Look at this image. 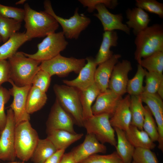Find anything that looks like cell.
<instances>
[{
  "label": "cell",
  "instance_id": "34",
  "mask_svg": "<svg viewBox=\"0 0 163 163\" xmlns=\"http://www.w3.org/2000/svg\"><path fill=\"white\" fill-rule=\"evenodd\" d=\"M144 107V117L143 129L153 142L158 141V135L156 122L151 112L147 106Z\"/></svg>",
  "mask_w": 163,
  "mask_h": 163
},
{
  "label": "cell",
  "instance_id": "18",
  "mask_svg": "<svg viewBox=\"0 0 163 163\" xmlns=\"http://www.w3.org/2000/svg\"><path fill=\"white\" fill-rule=\"evenodd\" d=\"M130 101V96L129 94L120 101L110 119V123L113 128H117L124 131L128 129L131 122Z\"/></svg>",
  "mask_w": 163,
  "mask_h": 163
},
{
  "label": "cell",
  "instance_id": "44",
  "mask_svg": "<svg viewBox=\"0 0 163 163\" xmlns=\"http://www.w3.org/2000/svg\"><path fill=\"white\" fill-rule=\"evenodd\" d=\"M65 151L64 150H57L43 163H60L62 158L65 153Z\"/></svg>",
  "mask_w": 163,
  "mask_h": 163
},
{
  "label": "cell",
  "instance_id": "8",
  "mask_svg": "<svg viewBox=\"0 0 163 163\" xmlns=\"http://www.w3.org/2000/svg\"><path fill=\"white\" fill-rule=\"evenodd\" d=\"M68 43L62 31L54 32L48 35L37 44V50L36 53H24L26 56L41 62L60 54L66 48Z\"/></svg>",
  "mask_w": 163,
  "mask_h": 163
},
{
  "label": "cell",
  "instance_id": "42",
  "mask_svg": "<svg viewBox=\"0 0 163 163\" xmlns=\"http://www.w3.org/2000/svg\"><path fill=\"white\" fill-rule=\"evenodd\" d=\"M155 121L157 125L158 135V147L161 151H163V111L154 114Z\"/></svg>",
  "mask_w": 163,
  "mask_h": 163
},
{
  "label": "cell",
  "instance_id": "10",
  "mask_svg": "<svg viewBox=\"0 0 163 163\" xmlns=\"http://www.w3.org/2000/svg\"><path fill=\"white\" fill-rule=\"evenodd\" d=\"M118 5L117 0H101V2L95 7L97 13H95L93 15L100 20L104 31L119 30L129 35L130 29L126 24L123 23L122 14H113L107 8L113 9Z\"/></svg>",
  "mask_w": 163,
  "mask_h": 163
},
{
  "label": "cell",
  "instance_id": "30",
  "mask_svg": "<svg viewBox=\"0 0 163 163\" xmlns=\"http://www.w3.org/2000/svg\"><path fill=\"white\" fill-rule=\"evenodd\" d=\"M21 22L0 15V36L4 43L12 35L18 32L21 28Z\"/></svg>",
  "mask_w": 163,
  "mask_h": 163
},
{
  "label": "cell",
  "instance_id": "33",
  "mask_svg": "<svg viewBox=\"0 0 163 163\" xmlns=\"http://www.w3.org/2000/svg\"><path fill=\"white\" fill-rule=\"evenodd\" d=\"M142 101L145 103L152 115L163 111L162 99L156 93L149 94L143 92L140 95Z\"/></svg>",
  "mask_w": 163,
  "mask_h": 163
},
{
  "label": "cell",
  "instance_id": "3",
  "mask_svg": "<svg viewBox=\"0 0 163 163\" xmlns=\"http://www.w3.org/2000/svg\"><path fill=\"white\" fill-rule=\"evenodd\" d=\"M10 79L17 86L32 85V79L40 69L41 62L26 56L24 52L17 51L8 59Z\"/></svg>",
  "mask_w": 163,
  "mask_h": 163
},
{
  "label": "cell",
  "instance_id": "7",
  "mask_svg": "<svg viewBox=\"0 0 163 163\" xmlns=\"http://www.w3.org/2000/svg\"><path fill=\"white\" fill-rule=\"evenodd\" d=\"M110 116L107 114L93 115L84 120L83 127L85 129L87 133L94 135L101 143H108L115 147L117 141L115 131L110 123Z\"/></svg>",
  "mask_w": 163,
  "mask_h": 163
},
{
  "label": "cell",
  "instance_id": "4",
  "mask_svg": "<svg viewBox=\"0 0 163 163\" xmlns=\"http://www.w3.org/2000/svg\"><path fill=\"white\" fill-rule=\"evenodd\" d=\"M39 139L36 130L30 121L16 125L15 130V149L16 157L26 161L31 159Z\"/></svg>",
  "mask_w": 163,
  "mask_h": 163
},
{
  "label": "cell",
  "instance_id": "29",
  "mask_svg": "<svg viewBox=\"0 0 163 163\" xmlns=\"http://www.w3.org/2000/svg\"><path fill=\"white\" fill-rule=\"evenodd\" d=\"M142 103L139 96H130L131 124L140 130H143L142 127L144 117V107Z\"/></svg>",
  "mask_w": 163,
  "mask_h": 163
},
{
  "label": "cell",
  "instance_id": "45",
  "mask_svg": "<svg viewBox=\"0 0 163 163\" xmlns=\"http://www.w3.org/2000/svg\"><path fill=\"white\" fill-rule=\"evenodd\" d=\"M60 163H76L72 155L70 152L67 153H64Z\"/></svg>",
  "mask_w": 163,
  "mask_h": 163
},
{
  "label": "cell",
  "instance_id": "6",
  "mask_svg": "<svg viewBox=\"0 0 163 163\" xmlns=\"http://www.w3.org/2000/svg\"><path fill=\"white\" fill-rule=\"evenodd\" d=\"M44 11L51 15L59 24L62 29L65 38L76 39L81 32L85 30L90 24V19L83 14H79L78 8H76L74 15L66 19L61 17L54 12L51 2L49 0H45L43 2Z\"/></svg>",
  "mask_w": 163,
  "mask_h": 163
},
{
  "label": "cell",
  "instance_id": "28",
  "mask_svg": "<svg viewBox=\"0 0 163 163\" xmlns=\"http://www.w3.org/2000/svg\"><path fill=\"white\" fill-rule=\"evenodd\" d=\"M47 99L46 93L32 86L27 98L26 108L27 112L30 114L40 110L46 104Z\"/></svg>",
  "mask_w": 163,
  "mask_h": 163
},
{
  "label": "cell",
  "instance_id": "35",
  "mask_svg": "<svg viewBox=\"0 0 163 163\" xmlns=\"http://www.w3.org/2000/svg\"><path fill=\"white\" fill-rule=\"evenodd\" d=\"M145 77V85L144 86L143 92L156 93L159 86L163 81V74L149 72L146 70Z\"/></svg>",
  "mask_w": 163,
  "mask_h": 163
},
{
  "label": "cell",
  "instance_id": "48",
  "mask_svg": "<svg viewBox=\"0 0 163 163\" xmlns=\"http://www.w3.org/2000/svg\"><path fill=\"white\" fill-rule=\"evenodd\" d=\"M8 163H23V162L19 163V162H14V161H11V162H9Z\"/></svg>",
  "mask_w": 163,
  "mask_h": 163
},
{
  "label": "cell",
  "instance_id": "37",
  "mask_svg": "<svg viewBox=\"0 0 163 163\" xmlns=\"http://www.w3.org/2000/svg\"><path fill=\"white\" fill-rule=\"evenodd\" d=\"M133 160L136 163H158L154 152L149 149L142 148L135 149Z\"/></svg>",
  "mask_w": 163,
  "mask_h": 163
},
{
  "label": "cell",
  "instance_id": "1",
  "mask_svg": "<svg viewBox=\"0 0 163 163\" xmlns=\"http://www.w3.org/2000/svg\"><path fill=\"white\" fill-rule=\"evenodd\" d=\"M24 21L26 31L25 33L29 40L35 38L46 37L55 32L59 24L51 15L45 11H37L32 9L27 3L24 8Z\"/></svg>",
  "mask_w": 163,
  "mask_h": 163
},
{
  "label": "cell",
  "instance_id": "23",
  "mask_svg": "<svg viewBox=\"0 0 163 163\" xmlns=\"http://www.w3.org/2000/svg\"><path fill=\"white\" fill-rule=\"evenodd\" d=\"M125 132L127 139L135 148L151 150L156 146L154 142L144 130L139 129L135 126L130 124L128 129Z\"/></svg>",
  "mask_w": 163,
  "mask_h": 163
},
{
  "label": "cell",
  "instance_id": "14",
  "mask_svg": "<svg viewBox=\"0 0 163 163\" xmlns=\"http://www.w3.org/2000/svg\"><path fill=\"white\" fill-rule=\"evenodd\" d=\"M132 69L131 62L126 60L118 61L114 66L109 80L108 89L122 96L126 92L128 75Z\"/></svg>",
  "mask_w": 163,
  "mask_h": 163
},
{
  "label": "cell",
  "instance_id": "12",
  "mask_svg": "<svg viewBox=\"0 0 163 163\" xmlns=\"http://www.w3.org/2000/svg\"><path fill=\"white\" fill-rule=\"evenodd\" d=\"M12 85L8 90L13 99L10 105L14 114L16 125L26 121H30V114L27 112L26 103L28 94L32 85L19 87L10 79L8 81Z\"/></svg>",
  "mask_w": 163,
  "mask_h": 163
},
{
  "label": "cell",
  "instance_id": "15",
  "mask_svg": "<svg viewBox=\"0 0 163 163\" xmlns=\"http://www.w3.org/2000/svg\"><path fill=\"white\" fill-rule=\"evenodd\" d=\"M107 150L106 146L100 142L94 135L87 133L83 142L70 152L76 163H79L94 154L105 153Z\"/></svg>",
  "mask_w": 163,
  "mask_h": 163
},
{
  "label": "cell",
  "instance_id": "41",
  "mask_svg": "<svg viewBox=\"0 0 163 163\" xmlns=\"http://www.w3.org/2000/svg\"><path fill=\"white\" fill-rule=\"evenodd\" d=\"M11 96L9 90L0 86V130L4 129L7 121V115L5 111V105L9 101Z\"/></svg>",
  "mask_w": 163,
  "mask_h": 163
},
{
  "label": "cell",
  "instance_id": "22",
  "mask_svg": "<svg viewBox=\"0 0 163 163\" xmlns=\"http://www.w3.org/2000/svg\"><path fill=\"white\" fill-rule=\"evenodd\" d=\"M118 39L116 31H104L102 42L94 59L97 65L107 61L113 55V52L110 50V48L117 45Z\"/></svg>",
  "mask_w": 163,
  "mask_h": 163
},
{
  "label": "cell",
  "instance_id": "31",
  "mask_svg": "<svg viewBox=\"0 0 163 163\" xmlns=\"http://www.w3.org/2000/svg\"><path fill=\"white\" fill-rule=\"evenodd\" d=\"M146 70L138 64L136 72L132 79L129 80L126 92L130 96H139L143 92V81Z\"/></svg>",
  "mask_w": 163,
  "mask_h": 163
},
{
  "label": "cell",
  "instance_id": "51",
  "mask_svg": "<svg viewBox=\"0 0 163 163\" xmlns=\"http://www.w3.org/2000/svg\"><path fill=\"white\" fill-rule=\"evenodd\" d=\"M1 131L0 130V136H1Z\"/></svg>",
  "mask_w": 163,
  "mask_h": 163
},
{
  "label": "cell",
  "instance_id": "16",
  "mask_svg": "<svg viewBox=\"0 0 163 163\" xmlns=\"http://www.w3.org/2000/svg\"><path fill=\"white\" fill-rule=\"evenodd\" d=\"M122 98V96L109 89L101 92L96 98L95 103L92 106L93 114H107L110 118L113 114Z\"/></svg>",
  "mask_w": 163,
  "mask_h": 163
},
{
  "label": "cell",
  "instance_id": "2",
  "mask_svg": "<svg viewBox=\"0 0 163 163\" xmlns=\"http://www.w3.org/2000/svg\"><path fill=\"white\" fill-rule=\"evenodd\" d=\"M134 43V57L138 64L141 60L158 51H163V25L155 24L139 33Z\"/></svg>",
  "mask_w": 163,
  "mask_h": 163
},
{
  "label": "cell",
  "instance_id": "32",
  "mask_svg": "<svg viewBox=\"0 0 163 163\" xmlns=\"http://www.w3.org/2000/svg\"><path fill=\"white\" fill-rule=\"evenodd\" d=\"M148 72L162 74L163 51L156 52L142 59L139 64Z\"/></svg>",
  "mask_w": 163,
  "mask_h": 163
},
{
  "label": "cell",
  "instance_id": "17",
  "mask_svg": "<svg viewBox=\"0 0 163 163\" xmlns=\"http://www.w3.org/2000/svg\"><path fill=\"white\" fill-rule=\"evenodd\" d=\"M85 59L87 62L81 69L77 78L72 80L62 81L66 85L82 91L94 83L95 74L97 65L92 57H87Z\"/></svg>",
  "mask_w": 163,
  "mask_h": 163
},
{
  "label": "cell",
  "instance_id": "13",
  "mask_svg": "<svg viewBox=\"0 0 163 163\" xmlns=\"http://www.w3.org/2000/svg\"><path fill=\"white\" fill-rule=\"evenodd\" d=\"M74 124L71 116L63 108L56 98L46 122V132L62 129L75 133H76L74 128Z\"/></svg>",
  "mask_w": 163,
  "mask_h": 163
},
{
  "label": "cell",
  "instance_id": "5",
  "mask_svg": "<svg viewBox=\"0 0 163 163\" xmlns=\"http://www.w3.org/2000/svg\"><path fill=\"white\" fill-rule=\"evenodd\" d=\"M53 89L56 99L63 108L71 116L74 123L83 127L84 119L79 90L66 85L55 84Z\"/></svg>",
  "mask_w": 163,
  "mask_h": 163
},
{
  "label": "cell",
  "instance_id": "49",
  "mask_svg": "<svg viewBox=\"0 0 163 163\" xmlns=\"http://www.w3.org/2000/svg\"><path fill=\"white\" fill-rule=\"evenodd\" d=\"M2 42V39L1 37L0 36V43Z\"/></svg>",
  "mask_w": 163,
  "mask_h": 163
},
{
  "label": "cell",
  "instance_id": "26",
  "mask_svg": "<svg viewBox=\"0 0 163 163\" xmlns=\"http://www.w3.org/2000/svg\"><path fill=\"white\" fill-rule=\"evenodd\" d=\"M101 92L95 82L86 89L79 91L84 120L93 115L91 111L92 104Z\"/></svg>",
  "mask_w": 163,
  "mask_h": 163
},
{
  "label": "cell",
  "instance_id": "38",
  "mask_svg": "<svg viewBox=\"0 0 163 163\" xmlns=\"http://www.w3.org/2000/svg\"><path fill=\"white\" fill-rule=\"evenodd\" d=\"M79 163H123L117 152L104 155H91Z\"/></svg>",
  "mask_w": 163,
  "mask_h": 163
},
{
  "label": "cell",
  "instance_id": "11",
  "mask_svg": "<svg viewBox=\"0 0 163 163\" xmlns=\"http://www.w3.org/2000/svg\"><path fill=\"white\" fill-rule=\"evenodd\" d=\"M7 121L0 137V160L13 161L16 157L15 149L16 124L12 110L7 111Z\"/></svg>",
  "mask_w": 163,
  "mask_h": 163
},
{
  "label": "cell",
  "instance_id": "9",
  "mask_svg": "<svg viewBox=\"0 0 163 163\" xmlns=\"http://www.w3.org/2000/svg\"><path fill=\"white\" fill-rule=\"evenodd\" d=\"M85 59L67 57L59 54L50 59L41 62L39 67L40 69L47 72L51 76L55 75L62 77L72 72L78 74L85 64Z\"/></svg>",
  "mask_w": 163,
  "mask_h": 163
},
{
  "label": "cell",
  "instance_id": "46",
  "mask_svg": "<svg viewBox=\"0 0 163 163\" xmlns=\"http://www.w3.org/2000/svg\"><path fill=\"white\" fill-rule=\"evenodd\" d=\"M157 94L163 99V81L161 83L158 89Z\"/></svg>",
  "mask_w": 163,
  "mask_h": 163
},
{
  "label": "cell",
  "instance_id": "24",
  "mask_svg": "<svg viewBox=\"0 0 163 163\" xmlns=\"http://www.w3.org/2000/svg\"><path fill=\"white\" fill-rule=\"evenodd\" d=\"M30 40L25 32H17L0 46V60H7L12 56L18 49Z\"/></svg>",
  "mask_w": 163,
  "mask_h": 163
},
{
  "label": "cell",
  "instance_id": "43",
  "mask_svg": "<svg viewBox=\"0 0 163 163\" xmlns=\"http://www.w3.org/2000/svg\"><path fill=\"white\" fill-rule=\"evenodd\" d=\"M10 79L9 66L8 60H0V86Z\"/></svg>",
  "mask_w": 163,
  "mask_h": 163
},
{
  "label": "cell",
  "instance_id": "36",
  "mask_svg": "<svg viewBox=\"0 0 163 163\" xmlns=\"http://www.w3.org/2000/svg\"><path fill=\"white\" fill-rule=\"evenodd\" d=\"M135 5L145 11L163 18V4L155 0H136Z\"/></svg>",
  "mask_w": 163,
  "mask_h": 163
},
{
  "label": "cell",
  "instance_id": "25",
  "mask_svg": "<svg viewBox=\"0 0 163 163\" xmlns=\"http://www.w3.org/2000/svg\"><path fill=\"white\" fill-rule=\"evenodd\" d=\"M113 128L117 138L116 152L123 163H131L135 148L127 139L124 131L117 128Z\"/></svg>",
  "mask_w": 163,
  "mask_h": 163
},
{
  "label": "cell",
  "instance_id": "20",
  "mask_svg": "<svg viewBox=\"0 0 163 163\" xmlns=\"http://www.w3.org/2000/svg\"><path fill=\"white\" fill-rule=\"evenodd\" d=\"M128 21L126 22L128 27L133 29V34L136 36L148 26L150 21L149 14L142 9L136 7L126 10Z\"/></svg>",
  "mask_w": 163,
  "mask_h": 163
},
{
  "label": "cell",
  "instance_id": "40",
  "mask_svg": "<svg viewBox=\"0 0 163 163\" xmlns=\"http://www.w3.org/2000/svg\"><path fill=\"white\" fill-rule=\"evenodd\" d=\"M25 11L24 8L5 5L0 4V15L18 20L24 21Z\"/></svg>",
  "mask_w": 163,
  "mask_h": 163
},
{
  "label": "cell",
  "instance_id": "19",
  "mask_svg": "<svg viewBox=\"0 0 163 163\" xmlns=\"http://www.w3.org/2000/svg\"><path fill=\"white\" fill-rule=\"evenodd\" d=\"M121 57L119 54H113L109 59L99 64L96 69L94 82L101 92L108 89L110 79L115 65Z\"/></svg>",
  "mask_w": 163,
  "mask_h": 163
},
{
  "label": "cell",
  "instance_id": "27",
  "mask_svg": "<svg viewBox=\"0 0 163 163\" xmlns=\"http://www.w3.org/2000/svg\"><path fill=\"white\" fill-rule=\"evenodd\" d=\"M57 151L47 138L39 139L31 159L33 163H43Z\"/></svg>",
  "mask_w": 163,
  "mask_h": 163
},
{
  "label": "cell",
  "instance_id": "50",
  "mask_svg": "<svg viewBox=\"0 0 163 163\" xmlns=\"http://www.w3.org/2000/svg\"><path fill=\"white\" fill-rule=\"evenodd\" d=\"M131 163H136L133 161H132V162Z\"/></svg>",
  "mask_w": 163,
  "mask_h": 163
},
{
  "label": "cell",
  "instance_id": "21",
  "mask_svg": "<svg viewBox=\"0 0 163 163\" xmlns=\"http://www.w3.org/2000/svg\"><path fill=\"white\" fill-rule=\"evenodd\" d=\"M46 132V138L51 141L57 150H65L71 144L81 139L84 135L82 133H74L62 129Z\"/></svg>",
  "mask_w": 163,
  "mask_h": 163
},
{
  "label": "cell",
  "instance_id": "47",
  "mask_svg": "<svg viewBox=\"0 0 163 163\" xmlns=\"http://www.w3.org/2000/svg\"><path fill=\"white\" fill-rule=\"evenodd\" d=\"M26 0H21L17 2L15 4L16 5H20L23 4L26 2Z\"/></svg>",
  "mask_w": 163,
  "mask_h": 163
},
{
  "label": "cell",
  "instance_id": "39",
  "mask_svg": "<svg viewBox=\"0 0 163 163\" xmlns=\"http://www.w3.org/2000/svg\"><path fill=\"white\" fill-rule=\"evenodd\" d=\"M51 76L47 72L40 70L34 77L31 82L32 86L46 93L50 85Z\"/></svg>",
  "mask_w": 163,
  "mask_h": 163
}]
</instances>
